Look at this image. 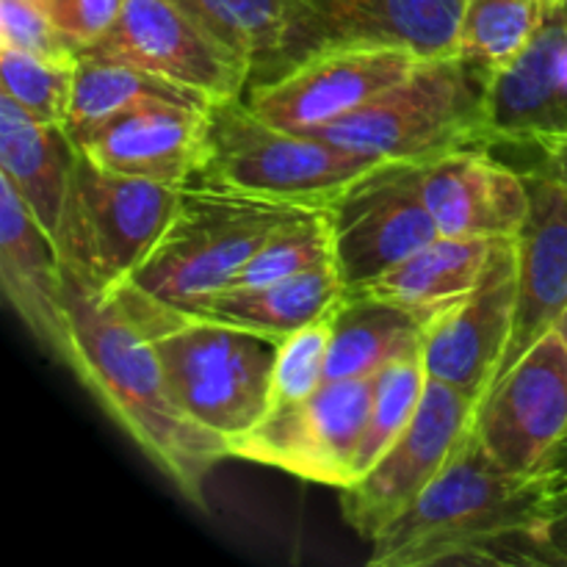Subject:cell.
<instances>
[{
    "label": "cell",
    "mask_w": 567,
    "mask_h": 567,
    "mask_svg": "<svg viewBox=\"0 0 567 567\" xmlns=\"http://www.w3.org/2000/svg\"><path fill=\"white\" fill-rule=\"evenodd\" d=\"M554 14L546 0H465L457 59L493 75L524 55L543 22Z\"/></svg>",
    "instance_id": "cell-26"
},
{
    "label": "cell",
    "mask_w": 567,
    "mask_h": 567,
    "mask_svg": "<svg viewBox=\"0 0 567 567\" xmlns=\"http://www.w3.org/2000/svg\"><path fill=\"white\" fill-rule=\"evenodd\" d=\"M537 166H540V169H546L548 175H551L554 181L563 186L565 199H567V144L563 150H557L554 155H546V158H540V164H537Z\"/></svg>",
    "instance_id": "cell-35"
},
{
    "label": "cell",
    "mask_w": 567,
    "mask_h": 567,
    "mask_svg": "<svg viewBox=\"0 0 567 567\" xmlns=\"http://www.w3.org/2000/svg\"><path fill=\"white\" fill-rule=\"evenodd\" d=\"M426 321L396 305L347 293L332 313L327 380L377 377L388 365L424 352Z\"/></svg>",
    "instance_id": "cell-24"
},
{
    "label": "cell",
    "mask_w": 567,
    "mask_h": 567,
    "mask_svg": "<svg viewBox=\"0 0 567 567\" xmlns=\"http://www.w3.org/2000/svg\"><path fill=\"white\" fill-rule=\"evenodd\" d=\"M421 192L441 236L518 238L532 214L526 175L487 150L460 147L424 164Z\"/></svg>",
    "instance_id": "cell-19"
},
{
    "label": "cell",
    "mask_w": 567,
    "mask_h": 567,
    "mask_svg": "<svg viewBox=\"0 0 567 567\" xmlns=\"http://www.w3.org/2000/svg\"><path fill=\"white\" fill-rule=\"evenodd\" d=\"M183 186L116 175L78 153L59 252L66 271L92 291L125 286L169 227Z\"/></svg>",
    "instance_id": "cell-7"
},
{
    "label": "cell",
    "mask_w": 567,
    "mask_h": 567,
    "mask_svg": "<svg viewBox=\"0 0 567 567\" xmlns=\"http://www.w3.org/2000/svg\"><path fill=\"white\" fill-rule=\"evenodd\" d=\"M537 150L567 144V6L554 11L515 64L485 75L482 147Z\"/></svg>",
    "instance_id": "cell-15"
},
{
    "label": "cell",
    "mask_w": 567,
    "mask_h": 567,
    "mask_svg": "<svg viewBox=\"0 0 567 567\" xmlns=\"http://www.w3.org/2000/svg\"><path fill=\"white\" fill-rule=\"evenodd\" d=\"M349 288L338 271V264H327L321 269L280 282L225 288L188 313L221 321V324L238 327V330L255 332L271 341H286L302 327L330 319L341 308Z\"/></svg>",
    "instance_id": "cell-22"
},
{
    "label": "cell",
    "mask_w": 567,
    "mask_h": 567,
    "mask_svg": "<svg viewBox=\"0 0 567 567\" xmlns=\"http://www.w3.org/2000/svg\"><path fill=\"white\" fill-rule=\"evenodd\" d=\"M78 147L64 125L33 120L0 94V177L17 188L39 225L59 241Z\"/></svg>",
    "instance_id": "cell-21"
},
{
    "label": "cell",
    "mask_w": 567,
    "mask_h": 567,
    "mask_svg": "<svg viewBox=\"0 0 567 567\" xmlns=\"http://www.w3.org/2000/svg\"><path fill=\"white\" fill-rule=\"evenodd\" d=\"M382 164L313 133L271 125L241 97L210 109L205 153L192 183L321 210Z\"/></svg>",
    "instance_id": "cell-5"
},
{
    "label": "cell",
    "mask_w": 567,
    "mask_h": 567,
    "mask_svg": "<svg viewBox=\"0 0 567 567\" xmlns=\"http://www.w3.org/2000/svg\"><path fill=\"white\" fill-rule=\"evenodd\" d=\"M210 109L147 103L78 133L72 142L83 158L105 172L188 186L203 161Z\"/></svg>",
    "instance_id": "cell-17"
},
{
    "label": "cell",
    "mask_w": 567,
    "mask_h": 567,
    "mask_svg": "<svg viewBox=\"0 0 567 567\" xmlns=\"http://www.w3.org/2000/svg\"><path fill=\"white\" fill-rule=\"evenodd\" d=\"M421 61L426 59L382 44H316L286 72L249 89L244 103L271 125L316 133L402 83Z\"/></svg>",
    "instance_id": "cell-11"
},
{
    "label": "cell",
    "mask_w": 567,
    "mask_h": 567,
    "mask_svg": "<svg viewBox=\"0 0 567 567\" xmlns=\"http://www.w3.org/2000/svg\"><path fill=\"white\" fill-rule=\"evenodd\" d=\"M83 53L153 72L210 105L241 100L255 66L181 0H125L120 20Z\"/></svg>",
    "instance_id": "cell-10"
},
{
    "label": "cell",
    "mask_w": 567,
    "mask_h": 567,
    "mask_svg": "<svg viewBox=\"0 0 567 567\" xmlns=\"http://www.w3.org/2000/svg\"><path fill=\"white\" fill-rule=\"evenodd\" d=\"M526 181L532 192V214L518 236V305L513 336L496 380L507 374L543 336L557 330L567 310L565 192L540 166H535Z\"/></svg>",
    "instance_id": "cell-20"
},
{
    "label": "cell",
    "mask_w": 567,
    "mask_h": 567,
    "mask_svg": "<svg viewBox=\"0 0 567 567\" xmlns=\"http://www.w3.org/2000/svg\"><path fill=\"white\" fill-rule=\"evenodd\" d=\"M111 293L150 336L172 399L194 426L230 449L264 421L280 341L164 308L131 288Z\"/></svg>",
    "instance_id": "cell-3"
},
{
    "label": "cell",
    "mask_w": 567,
    "mask_h": 567,
    "mask_svg": "<svg viewBox=\"0 0 567 567\" xmlns=\"http://www.w3.org/2000/svg\"><path fill=\"white\" fill-rule=\"evenodd\" d=\"M424 164H382L330 208L336 264L349 291L435 241V219L421 192Z\"/></svg>",
    "instance_id": "cell-12"
},
{
    "label": "cell",
    "mask_w": 567,
    "mask_h": 567,
    "mask_svg": "<svg viewBox=\"0 0 567 567\" xmlns=\"http://www.w3.org/2000/svg\"><path fill=\"white\" fill-rule=\"evenodd\" d=\"M426 382L430 377H426L424 352L399 360L374 377L369 424H365V435L358 452V480L408 430L426 391Z\"/></svg>",
    "instance_id": "cell-29"
},
{
    "label": "cell",
    "mask_w": 567,
    "mask_h": 567,
    "mask_svg": "<svg viewBox=\"0 0 567 567\" xmlns=\"http://www.w3.org/2000/svg\"><path fill=\"white\" fill-rule=\"evenodd\" d=\"M557 330H559V336H563L565 341H567V310H565V316H563V321H559Z\"/></svg>",
    "instance_id": "cell-36"
},
{
    "label": "cell",
    "mask_w": 567,
    "mask_h": 567,
    "mask_svg": "<svg viewBox=\"0 0 567 567\" xmlns=\"http://www.w3.org/2000/svg\"><path fill=\"white\" fill-rule=\"evenodd\" d=\"M518 305V238L498 241L482 280L430 321L424 336L426 377L485 399L513 336Z\"/></svg>",
    "instance_id": "cell-14"
},
{
    "label": "cell",
    "mask_w": 567,
    "mask_h": 567,
    "mask_svg": "<svg viewBox=\"0 0 567 567\" xmlns=\"http://www.w3.org/2000/svg\"><path fill=\"white\" fill-rule=\"evenodd\" d=\"M313 210L188 183L161 241L122 288L188 313L230 288L277 230Z\"/></svg>",
    "instance_id": "cell-4"
},
{
    "label": "cell",
    "mask_w": 567,
    "mask_h": 567,
    "mask_svg": "<svg viewBox=\"0 0 567 567\" xmlns=\"http://www.w3.org/2000/svg\"><path fill=\"white\" fill-rule=\"evenodd\" d=\"M480 404V399L446 382H426L408 430L360 480L341 491L343 518L360 537L374 540L419 502L421 493L471 441Z\"/></svg>",
    "instance_id": "cell-8"
},
{
    "label": "cell",
    "mask_w": 567,
    "mask_h": 567,
    "mask_svg": "<svg viewBox=\"0 0 567 567\" xmlns=\"http://www.w3.org/2000/svg\"><path fill=\"white\" fill-rule=\"evenodd\" d=\"M565 515L567 504L540 476L504 468L471 435L419 502L371 540L369 565L563 563L557 529Z\"/></svg>",
    "instance_id": "cell-1"
},
{
    "label": "cell",
    "mask_w": 567,
    "mask_h": 567,
    "mask_svg": "<svg viewBox=\"0 0 567 567\" xmlns=\"http://www.w3.org/2000/svg\"><path fill=\"white\" fill-rule=\"evenodd\" d=\"M565 432L567 341L551 330L493 382L476 413L474 435L498 465L537 476Z\"/></svg>",
    "instance_id": "cell-13"
},
{
    "label": "cell",
    "mask_w": 567,
    "mask_h": 567,
    "mask_svg": "<svg viewBox=\"0 0 567 567\" xmlns=\"http://www.w3.org/2000/svg\"><path fill=\"white\" fill-rule=\"evenodd\" d=\"M0 48L25 50L42 59L72 61V64L83 53L53 25L39 0H0Z\"/></svg>",
    "instance_id": "cell-32"
},
{
    "label": "cell",
    "mask_w": 567,
    "mask_h": 567,
    "mask_svg": "<svg viewBox=\"0 0 567 567\" xmlns=\"http://www.w3.org/2000/svg\"><path fill=\"white\" fill-rule=\"evenodd\" d=\"M498 241L504 238L437 236L396 269L349 293L396 305L430 324L437 313L463 299L482 280Z\"/></svg>",
    "instance_id": "cell-23"
},
{
    "label": "cell",
    "mask_w": 567,
    "mask_h": 567,
    "mask_svg": "<svg viewBox=\"0 0 567 567\" xmlns=\"http://www.w3.org/2000/svg\"><path fill=\"white\" fill-rule=\"evenodd\" d=\"M78 61H55L25 50L0 48V89L25 114L48 125H64L70 120L72 89H75Z\"/></svg>",
    "instance_id": "cell-30"
},
{
    "label": "cell",
    "mask_w": 567,
    "mask_h": 567,
    "mask_svg": "<svg viewBox=\"0 0 567 567\" xmlns=\"http://www.w3.org/2000/svg\"><path fill=\"white\" fill-rule=\"evenodd\" d=\"M72 358L66 369L103 404L144 457L205 507L210 471L230 460L219 437L194 426L172 399L153 341L116 293H100L66 271Z\"/></svg>",
    "instance_id": "cell-2"
},
{
    "label": "cell",
    "mask_w": 567,
    "mask_h": 567,
    "mask_svg": "<svg viewBox=\"0 0 567 567\" xmlns=\"http://www.w3.org/2000/svg\"><path fill=\"white\" fill-rule=\"evenodd\" d=\"M147 103H177L194 109H210L197 94L164 81L147 70L125 64V61L103 59L94 53H81L75 66V89H72V109L66 120L70 136L92 131L100 122L138 109Z\"/></svg>",
    "instance_id": "cell-25"
},
{
    "label": "cell",
    "mask_w": 567,
    "mask_h": 567,
    "mask_svg": "<svg viewBox=\"0 0 567 567\" xmlns=\"http://www.w3.org/2000/svg\"><path fill=\"white\" fill-rule=\"evenodd\" d=\"M332 316L316 324L302 327L277 347L275 371H271L269 410L302 402L327 382V354H330ZM266 419V415H264Z\"/></svg>",
    "instance_id": "cell-31"
},
{
    "label": "cell",
    "mask_w": 567,
    "mask_h": 567,
    "mask_svg": "<svg viewBox=\"0 0 567 567\" xmlns=\"http://www.w3.org/2000/svg\"><path fill=\"white\" fill-rule=\"evenodd\" d=\"M546 3L557 11V9H563V6H567V0H546Z\"/></svg>",
    "instance_id": "cell-37"
},
{
    "label": "cell",
    "mask_w": 567,
    "mask_h": 567,
    "mask_svg": "<svg viewBox=\"0 0 567 567\" xmlns=\"http://www.w3.org/2000/svg\"><path fill=\"white\" fill-rule=\"evenodd\" d=\"M39 3L72 44L89 50L120 20L125 0H39Z\"/></svg>",
    "instance_id": "cell-33"
},
{
    "label": "cell",
    "mask_w": 567,
    "mask_h": 567,
    "mask_svg": "<svg viewBox=\"0 0 567 567\" xmlns=\"http://www.w3.org/2000/svg\"><path fill=\"white\" fill-rule=\"evenodd\" d=\"M485 72L457 55L426 59L343 120L313 136L385 164H430L460 147H482Z\"/></svg>",
    "instance_id": "cell-6"
},
{
    "label": "cell",
    "mask_w": 567,
    "mask_h": 567,
    "mask_svg": "<svg viewBox=\"0 0 567 567\" xmlns=\"http://www.w3.org/2000/svg\"><path fill=\"white\" fill-rule=\"evenodd\" d=\"M537 476H540L546 491L551 493L557 502L567 504V432L563 441L554 446V452L548 454V460L543 463V468L537 471Z\"/></svg>",
    "instance_id": "cell-34"
},
{
    "label": "cell",
    "mask_w": 567,
    "mask_h": 567,
    "mask_svg": "<svg viewBox=\"0 0 567 567\" xmlns=\"http://www.w3.org/2000/svg\"><path fill=\"white\" fill-rule=\"evenodd\" d=\"M216 37L252 64L286 53L293 44L288 0H181Z\"/></svg>",
    "instance_id": "cell-27"
},
{
    "label": "cell",
    "mask_w": 567,
    "mask_h": 567,
    "mask_svg": "<svg viewBox=\"0 0 567 567\" xmlns=\"http://www.w3.org/2000/svg\"><path fill=\"white\" fill-rule=\"evenodd\" d=\"M293 42L382 44L419 59L457 55L465 0H288Z\"/></svg>",
    "instance_id": "cell-18"
},
{
    "label": "cell",
    "mask_w": 567,
    "mask_h": 567,
    "mask_svg": "<svg viewBox=\"0 0 567 567\" xmlns=\"http://www.w3.org/2000/svg\"><path fill=\"white\" fill-rule=\"evenodd\" d=\"M336 264V241H332L330 208L313 210L299 219L288 221L277 230L258 252L252 255L241 275L233 280L230 288H252L266 282H280L288 277L305 275V271L321 269Z\"/></svg>",
    "instance_id": "cell-28"
},
{
    "label": "cell",
    "mask_w": 567,
    "mask_h": 567,
    "mask_svg": "<svg viewBox=\"0 0 567 567\" xmlns=\"http://www.w3.org/2000/svg\"><path fill=\"white\" fill-rule=\"evenodd\" d=\"M0 286L39 347L70 365L72 321L64 258L6 177H0Z\"/></svg>",
    "instance_id": "cell-16"
},
{
    "label": "cell",
    "mask_w": 567,
    "mask_h": 567,
    "mask_svg": "<svg viewBox=\"0 0 567 567\" xmlns=\"http://www.w3.org/2000/svg\"><path fill=\"white\" fill-rule=\"evenodd\" d=\"M371 399L374 377L327 380L302 402L269 410L249 435L230 443V457L343 491L358 480Z\"/></svg>",
    "instance_id": "cell-9"
}]
</instances>
